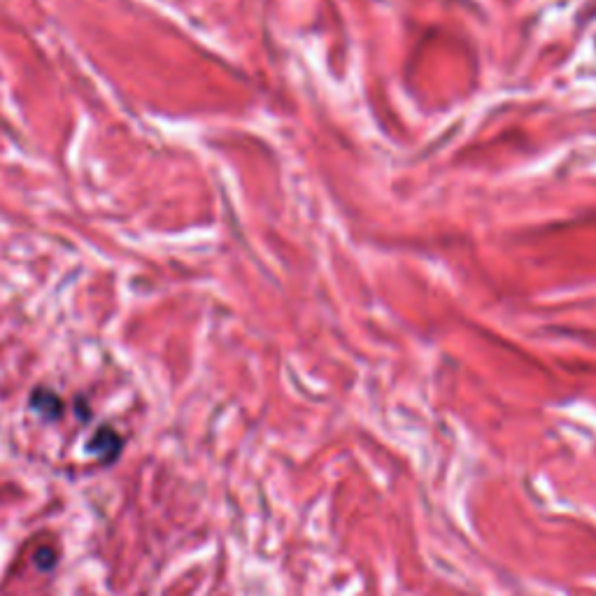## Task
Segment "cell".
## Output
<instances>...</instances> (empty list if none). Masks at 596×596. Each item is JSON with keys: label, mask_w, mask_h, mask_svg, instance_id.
<instances>
[{"label": "cell", "mask_w": 596, "mask_h": 596, "mask_svg": "<svg viewBox=\"0 0 596 596\" xmlns=\"http://www.w3.org/2000/svg\"><path fill=\"white\" fill-rule=\"evenodd\" d=\"M33 562L40 571H52L56 566V552L49 548V545H42V548H38V552L33 555Z\"/></svg>", "instance_id": "3"}, {"label": "cell", "mask_w": 596, "mask_h": 596, "mask_svg": "<svg viewBox=\"0 0 596 596\" xmlns=\"http://www.w3.org/2000/svg\"><path fill=\"white\" fill-rule=\"evenodd\" d=\"M122 450H124V438L119 436L115 429L108 427V424L98 427L96 434L91 436L87 443V452L96 454L98 461H101L103 466L115 464V461L119 459V454H122Z\"/></svg>", "instance_id": "1"}, {"label": "cell", "mask_w": 596, "mask_h": 596, "mask_svg": "<svg viewBox=\"0 0 596 596\" xmlns=\"http://www.w3.org/2000/svg\"><path fill=\"white\" fill-rule=\"evenodd\" d=\"M28 406H31L33 413H38L45 422L61 420L63 410H66V406H63V401H61V396L56 392H52V389H47V387L33 389L31 399H28Z\"/></svg>", "instance_id": "2"}, {"label": "cell", "mask_w": 596, "mask_h": 596, "mask_svg": "<svg viewBox=\"0 0 596 596\" xmlns=\"http://www.w3.org/2000/svg\"><path fill=\"white\" fill-rule=\"evenodd\" d=\"M75 406H77V415H80V420H82V422H87L89 417H91V415H89V408H87V401H84V399H77V401H75Z\"/></svg>", "instance_id": "4"}]
</instances>
